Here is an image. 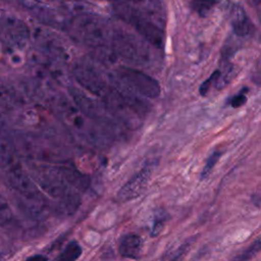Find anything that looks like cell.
<instances>
[{
    "instance_id": "cell-3",
    "label": "cell",
    "mask_w": 261,
    "mask_h": 261,
    "mask_svg": "<svg viewBox=\"0 0 261 261\" xmlns=\"http://www.w3.org/2000/svg\"><path fill=\"white\" fill-rule=\"evenodd\" d=\"M153 171V167L146 165L137 172L117 193V199L120 202H126L140 196L146 189Z\"/></svg>"
},
{
    "instance_id": "cell-7",
    "label": "cell",
    "mask_w": 261,
    "mask_h": 261,
    "mask_svg": "<svg viewBox=\"0 0 261 261\" xmlns=\"http://www.w3.org/2000/svg\"><path fill=\"white\" fill-rule=\"evenodd\" d=\"M260 252H261V238H258L252 244H250L245 250L234 255L230 259V261H250L254 256H256Z\"/></svg>"
},
{
    "instance_id": "cell-11",
    "label": "cell",
    "mask_w": 261,
    "mask_h": 261,
    "mask_svg": "<svg viewBox=\"0 0 261 261\" xmlns=\"http://www.w3.org/2000/svg\"><path fill=\"white\" fill-rule=\"evenodd\" d=\"M167 219V215H164V212L161 214H156L154 218V222L152 225V230H151V236L156 237L159 234V232L162 230L164 223Z\"/></svg>"
},
{
    "instance_id": "cell-1",
    "label": "cell",
    "mask_w": 261,
    "mask_h": 261,
    "mask_svg": "<svg viewBox=\"0 0 261 261\" xmlns=\"http://www.w3.org/2000/svg\"><path fill=\"white\" fill-rule=\"evenodd\" d=\"M115 10L121 18L130 23L145 39L155 46H162L163 31L146 13L125 3L116 5Z\"/></svg>"
},
{
    "instance_id": "cell-10",
    "label": "cell",
    "mask_w": 261,
    "mask_h": 261,
    "mask_svg": "<svg viewBox=\"0 0 261 261\" xmlns=\"http://www.w3.org/2000/svg\"><path fill=\"white\" fill-rule=\"evenodd\" d=\"M220 73H221V71L217 69V70H215L205 82L202 83V85L200 86V89H199V92H200V94H201L202 96H206L207 93L209 92L211 86H212L213 84H217L218 79H219V76H220Z\"/></svg>"
},
{
    "instance_id": "cell-15",
    "label": "cell",
    "mask_w": 261,
    "mask_h": 261,
    "mask_svg": "<svg viewBox=\"0 0 261 261\" xmlns=\"http://www.w3.org/2000/svg\"><path fill=\"white\" fill-rule=\"evenodd\" d=\"M25 261H48V259H47V257H45L43 255L37 254L34 256H30Z\"/></svg>"
},
{
    "instance_id": "cell-8",
    "label": "cell",
    "mask_w": 261,
    "mask_h": 261,
    "mask_svg": "<svg viewBox=\"0 0 261 261\" xmlns=\"http://www.w3.org/2000/svg\"><path fill=\"white\" fill-rule=\"evenodd\" d=\"M218 3V0H191L193 10L200 16L208 15Z\"/></svg>"
},
{
    "instance_id": "cell-9",
    "label": "cell",
    "mask_w": 261,
    "mask_h": 261,
    "mask_svg": "<svg viewBox=\"0 0 261 261\" xmlns=\"http://www.w3.org/2000/svg\"><path fill=\"white\" fill-rule=\"evenodd\" d=\"M221 155H222V152H221V151L215 150V151H213V152L208 156V158H207V160H206V162H205V164H204V166H203V168H202V171H201V173H200V179H201V180L207 178V177L210 175V173L212 172L214 166H215L216 163L218 162V160H219V158L221 157Z\"/></svg>"
},
{
    "instance_id": "cell-6",
    "label": "cell",
    "mask_w": 261,
    "mask_h": 261,
    "mask_svg": "<svg viewBox=\"0 0 261 261\" xmlns=\"http://www.w3.org/2000/svg\"><path fill=\"white\" fill-rule=\"evenodd\" d=\"M83 253L81 245L76 241L69 242L59 254L56 261H76Z\"/></svg>"
},
{
    "instance_id": "cell-13",
    "label": "cell",
    "mask_w": 261,
    "mask_h": 261,
    "mask_svg": "<svg viewBox=\"0 0 261 261\" xmlns=\"http://www.w3.org/2000/svg\"><path fill=\"white\" fill-rule=\"evenodd\" d=\"M191 245H192V242H191V241H188V242L184 243V244L175 251V253H174L173 256L171 257L170 261H179V260L182 258V256H185V254L187 253V251L190 249Z\"/></svg>"
},
{
    "instance_id": "cell-2",
    "label": "cell",
    "mask_w": 261,
    "mask_h": 261,
    "mask_svg": "<svg viewBox=\"0 0 261 261\" xmlns=\"http://www.w3.org/2000/svg\"><path fill=\"white\" fill-rule=\"evenodd\" d=\"M117 74L124 84L143 96L156 98L160 94V86L157 81L140 70L129 67H120Z\"/></svg>"
},
{
    "instance_id": "cell-5",
    "label": "cell",
    "mask_w": 261,
    "mask_h": 261,
    "mask_svg": "<svg viewBox=\"0 0 261 261\" xmlns=\"http://www.w3.org/2000/svg\"><path fill=\"white\" fill-rule=\"evenodd\" d=\"M118 251L124 258L138 260L143 252V239L137 233H125L119 239Z\"/></svg>"
},
{
    "instance_id": "cell-14",
    "label": "cell",
    "mask_w": 261,
    "mask_h": 261,
    "mask_svg": "<svg viewBox=\"0 0 261 261\" xmlns=\"http://www.w3.org/2000/svg\"><path fill=\"white\" fill-rule=\"evenodd\" d=\"M252 81L255 85L261 87V59L255 65L252 73Z\"/></svg>"
},
{
    "instance_id": "cell-4",
    "label": "cell",
    "mask_w": 261,
    "mask_h": 261,
    "mask_svg": "<svg viewBox=\"0 0 261 261\" xmlns=\"http://www.w3.org/2000/svg\"><path fill=\"white\" fill-rule=\"evenodd\" d=\"M230 23L233 33L241 38L249 37L254 32V24L240 4H233L230 9Z\"/></svg>"
},
{
    "instance_id": "cell-12",
    "label": "cell",
    "mask_w": 261,
    "mask_h": 261,
    "mask_svg": "<svg viewBox=\"0 0 261 261\" xmlns=\"http://www.w3.org/2000/svg\"><path fill=\"white\" fill-rule=\"evenodd\" d=\"M246 92H247V89H244V91H242V92L238 93L237 95H234L233 97H231L229 100L230 106L233 108H239V107L243 106L247 102Z\"/></svg>"
},
{
    "instance_id": "cell-16",
    "label": "cell",
    "mask_w": 261,
    "mask_h": 261,
    "mask_svg": "<svg viewBox=\"0 0 261 261\" xmlns=\"http://www.w3.org/2000/svg\"><path fill=\"white\" fill-rule=\"evenodd\" d=\"M251 5L253 6H258L261 4V0H247Z\"/></svg>"
}]
</instances>
